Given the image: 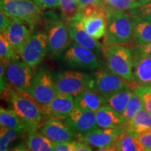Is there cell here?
I'll return each mask as SVG.
<instances>
[{
    "label": "cell",
    "instance_id": "obj_1",
    "mask_svg": "<svg viewBox=\"0 0 151 151\" xmlns=\"http://www.w3.org/2000/svg\"><path fill=\"white\" fill-rule=\"evenodd\" d=\"M1 98L10 103L12 110L27 125L29 132L39 130L47 120L42 106L27 93L18 91L11 85Z\"/></svg>",
    "mask_w": 151,
    "mask_h": 151
},
{
    "label": "cell",
    "instance_id": "obj_2",
    "mask_svg": "<svg viewBox=\"0 0 151 151\" xmlns=\"http://www.w3.org/2000/svg\"><path fill=\"white\" fill-rule=\"evenodd\" d=\"M107 27L105 45L125 44L133 38L134 22L131 15L106 7Z\"/></svg>",
    "mask_w": 151,
    "mask_h": 151
},
{
    "label": "cell",
    "instance_id": "obj_3",
    "mask_svg": "<svg viewBox=\"0 0 151 151\" xmlns=\"http://www.w3.org/2000/svg\"><path fill=\"white\" fill-rule=\"evenodd\" d=\"M0 9L12 20L34 30L41 20V10L32 0H0Z\"/></svg>",
    "mask_w": 151,
    "mask_h": 151
},
{
    "label": "cell",
    "instance_id": "obj_4",
    "mask_svg": "<svg viewBox=\"0 0 151 151\" xmlns=\"http://www.w3.org/2000/svg\"><path fill=\"white\" fill-rule=\"evenodd\" d=\"M103 55L107 68L127 82L133 81V55L122 45L104 46Z\"/></svg>",
    "mask_w": 151,
    "mask_h": 151
},
{
    "label": "cell",
    "instance_id": "obj_5",
    "mask_svg": "<svg viewBox=\"0 0 151 151\" xmlns=\"http://www.w3.org/2000/svg\"><path fill=\"white\" fill-rule=\"evenodd\" d=\"M26 93L43 106L48 105L58 94L55 78L45 68L37 69L35 71L32 86Z\"/></svg>",
    "mask_w": 151,
    "mask_h": 151
},
{
    "label": "cell",
    "instance_id": "obj_6",
    "mask_svg": "<svg viewBox=\"0 0 151 151\" xmlns=\"http://www.w3.org/2000/svg\"><path fill=\"white\" fill-rule=\"evenodd\" d=\"M55 83L58 92L76 97L88 88L93 87V76L83 72L65 71L56 75Z\"/></svg>",
    "mask_w": 151,
    "mask_h": 151
},
{
    "label": "cell",
    "instance_id": "obj_7",
    "mask_svg": "<svg viewBox=\"0 0 151 151\" xmlns=\"http://www.w3.org/2000/svg\"><path fill=\"white\" fill-rule=\"evenodd\" d=\"M1 64L4 67L6 76L11 86L18 91L27 92L35 76L32 67L19 58Z\"/></svg>",
    "mask_w": 151,
    "mask_h": 151
},
{
    "label": "cell",
    "instance_id": "obj_8",
    "mask_svg": "<svg viewBox=\"0 0 151 151\" xmlns=\"http://www.w3.org/2000/svg\"><path fill=\"white\" fill-rule=\"evenodd\" d=\"M80 14L85 29L95 39L106 34V8L105 5H91L81 8Z\"/></svg>",
    "mask_w": 151,
    "mask_h": 151
},
{
    "label": "cell",
    "instance_id": "obj_9",
    "mask_svg": "<svg viewBox=\"0 0 151 151\" xmlns=\"http://www.w3.org/2000/svg\"><path fill=\"white\" fill-rule=\"evenodd\" d=\"M63 57L66 64L73 69L94 70L101 66L97 55L74 41L65 49Z\"/></svg>",
    "mask_w": 151,
    "mask_h": 151
},
{
    "label": "cell",
    "instance_id": "obj_10",
    "mask_svg": "<svg viewBox=\"0 0 151 151\" xmlns=\"http://www.w3.org/2000/svg\"><path fill=\"white\" fill-rule=\"evenodd\" d=\"M44 30L48 38V53L52 58L61 54L70 44L69 29L62 20H49Z\"/></svg>",
    "mask_w": 151,
    "mask_h": 151
},
{
    "label": "cell",
    "instance_id": "obj_11",
    "mask_svg": "<svg viewBox=\"0 0 151 151\" xmlns=\"http://www.w3.org/2000/svg\"><path fill=\"white\" fill-rule=\"evenodd\" d=\"M92 76V89L105 99H108L120 90L129 87L127 81L113 73L108 68H98Z\"/></svg>",
    "mask_w": 151,
    "mask_h": 151
},
{
    "label": "cell",
    "instance_id": "obj_12",
    "mask_svg": "<svg viewBox=\"0 0 151 151\" xmlns=\"http://www.w3.org/2000/svg\"><path fill=\"white\" fill-rule=\"evenodd\" d=\"M48 53V38L44 31L35 32L20 54L22 61L31 67H37Z\"/></svg>",
    "mask_w": 151,
    "mask_h": 151
},
{
    "label": "cell",
    "instance_id": "obj_13",
    "mask_svg": "<svg viewBox=\"0 0 151 151\" xmlns=\"http://www.w3.org/2000/svg\"><path fill=\"white\" fill-rule=\"evenodd\" d=\"M38 131L53 143L77 141L81 135L63 120L57 118L47 119Z\"/></svg>",
    "mask_w": 151,
    "mask_h": 151
},
{
    "label": "cell",
    "instance_id": "obj_14",
    "mask_svg": "<svg viewBox=\"0 0 151 151\" xmlns=\"http://www.w3.org/2000/svg\"><path fill=\"white\" fill-rule=\"evenodd\" d=\"M124 132V128L102 129L97 128L85 134L80 135L78 141L85 143L99 149L113 146L118 138Z\"/></svg>",
    "mask_w": 151,
    "mask_h": 151
},
{
    "label": "cell",
    "instance_id": "obj_15",
    "mask_svg": "<svg viewBox=\"0 0 151 151\" xmlns=\"http://www.w3.org/2000/svg\"><path fill=\"white\" fill-rule=\"evenodd\" d=\"M69 29L71 40L93 51L97 55H100L103 53L104 46L97 41V39H95L87 32L80 14H78L71 19L69 22Z\"/></svg>",
    "mask_w": 151,
    "mask_h": 151
},
{
    "label": "cell",
    "instance_id": "obj_16",
    "mask_svg": "<svg viewBox=\"0 0 151 151\" xmlns=\"http://www.w3.org/2000/svg\"><path fill=\"white\" fill-rule=\"evenodd\" d=\"M63 121L81 135L99 128L95 112L77 106Z\"/></svg>",
    "mask_w": 151,
    "mask_h": 151
},
{
    "label": "cell",
    "instance_id": "obj_17",
    "mask_svg": "<svg viewBox=\"0 0 151 151\" xmlns=\"http://www.w3.org/2000/svg\"><path fill=\"white\" fill-rule=\"evenodd\" d=\"M75 106L74 97L73 96L58 92L56 97L48 105L43 106V109L48 118L64 120L70 114Z\"/></svg>",
    "mask_w": 151,
    "mask_h": 151
},
{
    "label": "cell",
    "instance_id": "obj_18",
    "mask_svg": "<svg viewBox=\"0 0 151 151\" xmlns=\"http://www.w3.org/2000/svg\"><path fill=\"white\" fill-rule=\"evenodd\" d=\"M33 33L32 30L26 24L12 20L10 27L5 35L14 51L20 56L24 46Z\"/></svg>",
    "mask_w": 151,
    "mask_h": 151
},
{
    "label": "cell",
    "instance_id": "obj_19",
    "mask_svg": "<svg viewBox=\"0 0 151 151\" xmlns=\"http://www.w3.org/2000/svg\"><path fill=\"white\" fill-rule=\"evenodd\" d=\"M133 82L151 88V57L133 55Z\"/></svg>",
    "mask_w": 151,
    "mask_h": 151
},
{
    "label": "cell",
    "instance_id": "obj_20",
    "mask_svg": "<svg viewBox=\"0 0 151 151\" xmlns=\"http://www.w3.org/2000/svg\"><path fill=\"white\" fill-rule=\"evenodd\" d=\"M76 106L96 112L106 104V99L92 88H88L74 97Z\"/></svg>",
    "mask_w": 151,
    "mask_h": 151
},
{
    "label": "cell",
    "instance_id": "obj_21",
    "mask_svg": "<svg viewBox=\"0 0 151 151\" xmlns=\"http://www.w3.org/2000/svg\"><path fill=\"white\" fill-rule=\"evenodd\" d=\"M97 123L99 128L116 129L124 127L122 116L110 106L105 105L95 112Z\"/></svg>",
    "mask_w": 151,
    "mask_h": 151
},
{
    "label": "cell",
    "instance_id": "obj_22",
    "mask_svg": "<svg viewBox=\"0 0 151 151\" xmlns=\"http://www.w3.org/2000/svg\"><path fill=\"white\" fill-rule=\"evenodd\" d=\"M124 132L139 137L151 130V115L144 107L129 120L124 126Z\"/></svg>",
    "mask_w": 151,
    "mask_h": 151
},
{
    "label": "cell",
    "instance_id": "obj_23",
    "mask_svg": "<svg viewBox=\"0 0 151 151\" xmlns=\"http://www.w3.org/2000/svg\"><path fill=\"white\" fill-rule=\"evenodd\" d=\"M134 22L133 39L137 46L151 42V22L132 16Z\"/></svg>",
    "mask_w": 151,
    "mask_h": 151
},
{
    "label": "cell",
    "instance_id": "obj_24",
    "mask_svg": "<svg viewBox=\"0 0 151 151\" xmlns=\"http://www.w3.org/2000/svg\"><path fill=\"white\" fill-rule=\"evenodd\" d=\"M133 92L129 87L124 88L106 99V104L110 106L122 116L132 97Z\"/></svg>",
    "mask_w": 151,
    "mask_h": 151
},
{
    "label": "cell",
    "instance_id": "obj_25",
    "mask_svg": "<svg viewBox=\"0 0 151 151\" xmlns=\"http://www.w3.org/2000/svg\"><path fill=\"white\" fill-rule=\"evenodd\" d=\"M27 134V146L29 151H53V143L38 130Z\"/></svg>",
    "mask_w": 151,
    "mask_h": 151
},
{
    "label": "cell",
    "instance_id": "obj_26",
    "mask_svg": "<svg viewBox=\"0 0 151 151\" xmlns=\"http://www.w3.org/2000/svg\"><path fill=\"white\" fill-rule=\"evenodd\" d=\"M0 128H24L29 132L27 125L22 121L21 119L12 109H6L3 107H1L0 109Z\"/></svg>",
    "mask_w": 151,
    "mask_h": 151
},
{
    "label": "cell",
    "instance_id": "obj_27",
    "mask_svg": "<svg viewBox=\"0 0 151 151\" xmlns=\"http://www.w3.org/2000/svg\"><path fill=\"white\" fill-rule=\"evenodd\" d=\"M137 136L124 132L117 139L116 151H145Z\"/></svg>",
    "mask_w": 151,
    "mask_h": 151
},
{
    "label": "cell",
    "instance_id": "obj_28",
    "mask_svg": "<svg viewBox=\"0 0 151 151\" xmlns=\"http://www.w3.org/2000/svg\"><path fill=\"white\" fill-rule=\"evenodd\" d=\"M24 133H28V132L24 128H17V129L1 128L0 129V151H9V145Z\"/></svg>",
    "mask_w": 151,
    "mask_h": 151
},
{
    "label": "cell",
    "instance_id": "obj_29",
    "mask_svg": "<svg viewBox=\"0 0 151 151\" xmlns=\"http://www.w3.org/2000/svg\"><path fill=\"white\" fill-rule=\"evenodd\" d=\"M128 84L132 92L141 99L143 107L151 115V88L139 86L134 82L132 85H130L129 83Z\"/></svg>",
    "mask_w": 151,
    "mask_h": 151
},
{
    "label": "cell",
    "instance_id": "obj_30",
    "mask_svg": "<svg viewBox=\"0 0 151 151\" xmlns=\"http://www.w3.org/2000/svg\"><path fill=\"white\" fill-rule=\"evenodd\" d=\"M0 58L1 63H6L15 58H19L4 33L0 34Z\"/></svg>",
    "mask_w": 151,
    "mask_h": 151
},
{
    "label": "cell",
    "instance_id": "obj_31",
    "mask_svg": "<svg viewBox=\"0 0 151 151\" xmlns=\"http://www.w3.org/2000/svg\"><path fill=\"white\" fill-rule=\"evenodd\" d=\"M60 8L62 16L69 22L81 10L77 0H60Z\"/></svg>",
    "mask_w": 151,
    "mask_h": 151
},
{
    "label": "cell",
    "instance_id": "obj_32",
    "mask_svg": "<svg viewBox=\"0 0 151 151\" xmlns=\"http://www.w3.org/2000/svg\"><path fill=\"white\" fill-rule=\"evenodd\" d=\"M143 107V104L141 99L133 92L132 97L130 99L129 104H128L127 108H126L122 115V118L124 124L127 123L129 120H131Z\"/></svg>",
    "mask_w": 151,
    "mask_h": 151
},
{
    "label": "cell",
    "instance_id": "obj_33",
    "mask_svg": "<svg viewBox=\"0 0 151 151\" xmlns=\"http://www.w3.org/2000/svg\"><path fill=\"white\" fill-rule=\"evenodd\" d=\"M105 6L122 11H129L142 5L137 0H104Z\"/></svg>",
    "mask_w": 151,
    "mask_h": 151
},
{
    "label": "cell",
    "instance_id": "obj_34",
    "mask_svg": "<svg viewBox=\"0 0 151 151\" xmlns=\"http://www.w3.org/2000/svg\"><path fill=\"white\" fill-rule=\"evenodd\" d=\"M128 14L143 20L151 22V2L141 5L140 6L127 11Z\"/></svg>",
    "mask_w": 151,
    "mask_h": 151
},
{
    "label": "cell",
    "instance_id": "obj_35",
    "mask_svg": "<svg viewBox=\"0 0 151 151\" xmlns=\"http://www.w3.org/2000/svg\"><path fill=\"white\" fill-rule=\"evenodd\" d=\"M132 55L151 57V42L146 44L138 45L131 49Z\"/></svg>",
    "mask_w": 151,
    "mask_h": 151
},
{
    "label": "cell",
    "instance_id": "obj_36",
    "mask_svg": "<svg viewBox=\"0 0 151 151\" xmlns=\"http://www.w3.org/2000/svg\"><path fill=\"white\" fill-rule=\"evenodd\" d=\"M41 9H53L60 7V0H32Z\"/></svg>",
    "mask_w": 151,
    "mask_h": 151
},
{
    "label": "cell",
    "instance_id": "obj_37",
    "mask_svg": "<svg viewBox=\"0 0 151 151\" xmlns=\"http://www.w3.org/2000/svg\"><path fill=\"white\" fill-rule=\"evenodd\" d=\"M137 139L143 150L145 151L151 150V130L141 134L137 137Z\"/></svg>",
    "mask_w": 151,
    "mask_h": 151
},
{
    "label": "cell",
    "instance_id": "obj_38",
    "mask_svg": "<svg viewBox=\"0 0 151 151\" xmlns=\"http://www.w3.org/2000/svg\"><path fill=\"white\" fill-rule=\"evenodd\" d=\"M12 20L9 18L2 11H0V32L1 33L6 34L10 27Z\"/></svg>",
    "mask_w": 151,
    "mask_h": 151
},
{
    "label": "cell",
    "instance_id": "obj_39",
    "mask_svg": "<svg viewBox=\"0 0 151 151\" xmlns=\"http://www.w3.org/2000/svg\"><path fill=\"white\" fill-rule=\"evenodd\" d=\"M71 146L73 151H92L89 145L78 141L71 142Z\"/></svg>",
    "mask_w": 151,
    "mask_h": 151
},
{
    "label": "cell",
    "instance_id": "obj_40",
    "mask_svg": "<svg viewBox=\"0 0 151 151\" xmlns=\"http://www.w3.org/2000/svg\"><path fill=\"white\" fill-rule=\"evenodd\" d=\"M6 76L5 70L4 66L1 65H0V83H1V95H2L5 90L7 89L9 85H7L6 83Z\"/></svg>",
    "mask_w": 151,
    "mask_h": 151
},
{
    "label": "cell",
    "instance_id": "obj_41",
    "mask_svg": "<svg viewBox=\"0 0 151 151\" xmlns=\"http://www.w3.org/2000/svg\"><path fill=\"white\" fill-rule=\"evenodd\" d=\"M80 8L91 5H105L104 0H77Z\"/></svg>",
    "mask_w": 151,
    "mask_h": 151
},
{
    "label": "cell",
    "instance_id": "obj_42",
    "mask_svg": "<svg viewBox=\"0 0 151 151\" xmlns=\"http://www.w3.org/2000/svg\"><path fill=\"white\" fill-rule=\"evenodd\" d=\"M71 143H53V151H73Z\"/></svg>",
    "mask_w": 151,
    "mask_h": 151
},
{
    "label": "cell",
    "instance_id": "obj_43",
    "mask_svg": "<svg viewBox=\"0 0 151 151\" xmlns=\"http://www.w3.org/2000/svg\"><path fill=\"white\" fill-rule=\"evenodd\" d=\"M27 149V146H24V144L19 145V146H17L14 148H13L11 150L9 151H26Z\"/></svg>",
    "mask_w": 151,
    "mask_h": 151
},
{
    "label": "cell",
    "instance_id": "obj_44",
    "mask_svg": "<svg viewBox=\"0 0 151 151\" xmlns=\"http://www.w3.org/2000/svg\"><path fill=\"white\" fill-rule=\"evenodd\" d=\"M97 151H116V146H113L109 147V148L98 149Z\"/></svg>",
    "mask_w": 151,
    "mask_h": 151
},
{
    "label": "cell",
    "instance_id": "obj_45",
    "mask_svg": "<svg viewBox=\"0 0 151 151\" xmlns=\"http://www.w3.org/2000/svg\"><path fill=\"white\" fill-rule=\"evenodd\" d=\"M139 2H140L141 4H145L151 2V0H137Z\"/></svg>",
    "mask_w": 151,
    "mask_h": 151
},
{
    "label": "cell",
    "instance_id": "obj_46",
    "mask_svg": "<svg viewBox=\"0 0 151 151\" xmlns=\"http://www.w3.org/2000/svg\"><path fill=\"white\" fill-rule=\"evenodd\" d=\"M26 151H29V150H28V149H27V150H26Z\"/></svg>",
    "mask_w": 151,
    "mask_h": 151
},
{
    "label": "cell",
    "instance_id": "obj_47",
    "mask_svg": "<svg viewBox=\"0 0 151 151\" xmlns=\"http://www.w3.org/2000/svg\"><path fill=\"white\" fill-rule=\"evenodd\" d=\"M148 151H151V150H148Z\"/></svg>",
    "mask_w": 151,
    "mask_h": 151
}]
</instances>
